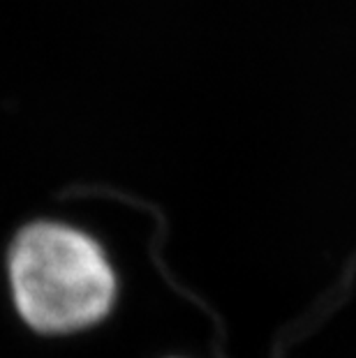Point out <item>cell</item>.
<instances>
[{"instance_id":"obj_1","label":"cell","mask_w":356,"mask_h":358,"mask_svg":"<svg viewBox=\"0 0 356 358\" xmlns=\"http://www.w3.org/2000/svg\"><path fill=\"white\" fill-rule=\"evenodd\" d=\"M10 282L24 322L49 335L88 329L116 301V275L102 248L56 222H35L14 238Z\"/></svg>"}]
</instances>
